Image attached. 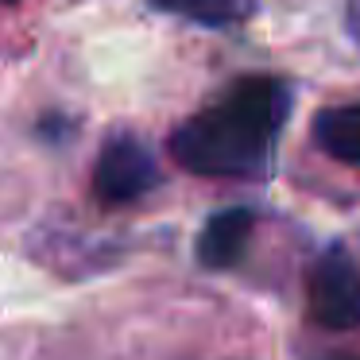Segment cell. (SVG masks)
<instances>
[{
    "instance_id": "obj_7",
    "label": "cell",
    "mask_w": 360,
    "mask_h": 360,
    "mask_svg": "<svg viewBox=\"0 0 360 360\" xmlns=\"http://www.w3.org/2000/svg\"><path fill=\"white\" fill-rule=\"evenodd\" d=\"M349 24H352V32L360 35V0H352V8H349Z\"/></svg>"
},
{
    "instance_id": "obj_8",
    "label": "cell",
    "mask_w": 360,
    "mask_h": 360,
    "mask_svg": "<svg viewBox=\"0 0 360 360\" xmlns=\"http://www.w3.org/2000/svg\"><path fill=\"white\" fill-rule=\"evenodd\" d=\"M4 4H16V0H4Z\"/></svg>"
},
{
    "instance_id": "obj_5",
    "label": "cell",
    "mask_w": 360,
    "mask_h": 360,
    "mask_svg": "<svg viewBox=\"0 0 360 360\" xmlns=\"http://www.w3.org/2000/svg\"><path fill=\"white\" fill-rule=\"evenodd\" d=\"M314 140L326 155L360 167V101L321 109L314 117Z\"/></svg>"
},
{
    "instance_id": "obj_4",
    "label": "cell",
    "mask_w": 360,
    "mask_h": 360,
    "mask_svg": "<svg viewBox=\"0 0 360 360\" xmlns=\"http://www.w3.org/2000/svg\"><path fill=\"white\" fill-rule=\"evenodd\" d=\"M252 210L244 205H233V210H221L205 221V229L198 233V264L210 267V271H225V267H236L248 252L252 240Z\"/></svg>"
},
{
    "instance_id": "obj_1",
    "label": "cell",
    "mask_w": 360,
    "mask_h": 360,
    "mask_svg": "<svg viewBox=\"0 0 360 360\" xmlns=\"http://www.w3.org/2000/svg\"><path fill=\"white\" fill-rule=\"evenodd\" d=\"M287 112L290 94L279 78H240L217 105L174 128L171 155L182 171L210 179L256 174L271 159Z\"/></svg>"
},
{
    "instance_id": "obj_3",
    "label": "cell",
    "mask_w": 360,
    "mask_h": 360,
    "mask_svg": "<svg viewBox=\"0 0 360 360\" xmlns=\"http://www.w3.org/2000/svg\"><path fill=\"white\" fill-rule=\"evenodd\" d=\"M163 182L155 155L143 148L136 136H112L101 148L94 167V194L105 205H124L143 198L148 190H155Z\"/></svg>"
},
{
    "instance_id": "obj_9",
    "label": "cell",
    "mask_w": 360,
    "mask_h": 360,
    "mask_svg": "<svg viewBox=\"0 0 360 360\" xmlns=\"http://www.w3.org/2000/svg\"><path fill=\"white\" fill-rule=\"evenodd\" d=\"M349 360H352V356H349Z\"/></svg>"
},
{
    "instance_id": "obj_6",
    "label": "cell",
    "mask_w": 360,
    "mask_h": 360,
    "mask_svg": "<svg viewBox=\"0 0 360 360\" xmlns=\"http://www.w3.org/2000/svg\"><path fill=\"white\" fill-rule=\"evenodd\" d=\"M159 12H171V16L194 20L202 27H229L240 24L252 12V0H151Z\"/></svg>"
},
{
    "instance_id": "obj_2",
    "label": "cell",
    "mask_w": 360,
    "mask_h": 360,
    "mask_svg": "<svg viewBox=\"0 0 360 360\" xmlns=\"http://www.w3.org/2000/svg\"><path fill=\"white\" fill-rule=\"evenodd\" d=\"M306 302L318 326L326 329H356L360 326V271L341 248L321 252L310 264Z\"/></svg>"
}]
</instances>
